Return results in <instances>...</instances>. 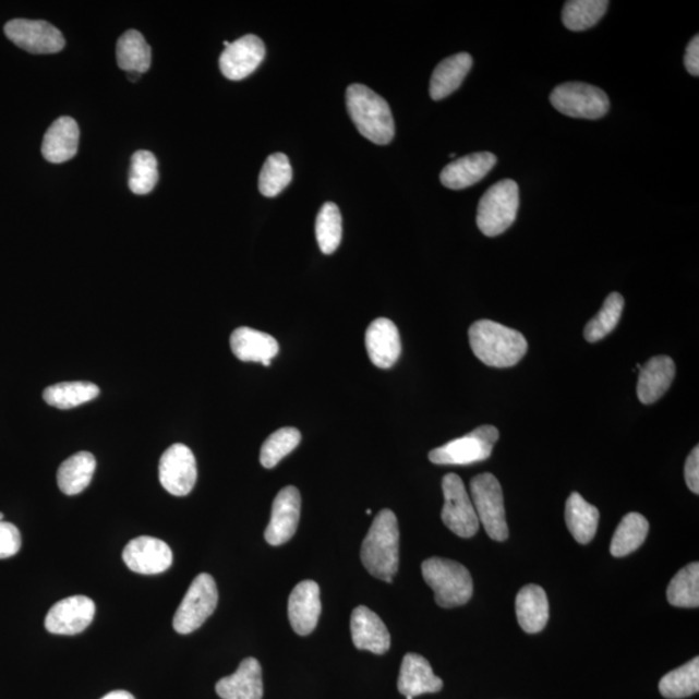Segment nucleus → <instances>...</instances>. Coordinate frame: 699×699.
<instances>
[{
	"label": "nucleus",
	"mask_w": 699,
	"mask_h": 699,
	"mask_svg": "<svg viewBox=\"0 0 699 699\" xmlns=\"http://www.w3.org/2000/svg\"><path fill=\"white\" fill-rule=\"evenodd\" d=\"M469 344L482 363L495 369H509L528 352L521 332L493 321H479L469 328Z\"/></svg>",
	"instance_id": "f257e3e1"
},
{
	"label": "nucleus",
	"mask_w": 699,
	"mask_h": 699,
	"mask_svg": "<svg viewBox=\"0 0 699 699\" xmlns=\"http://www.w3.org/2000/svg\"><path fill=\"white\" fill-rule=\"evenodd\" d=\"M360 558L371 576L391 583L399 569V528L393 510L379 511L363 540Z\"/></svg>",
	"instance_id": "f03ea898"
},
{
	"label": "nucleus",
	"mask_w": 699,
	"mask_h": 699,
	"mask_svg": "<svg viewBox=\"0 0 699 699\" xmlns=\"http://www.w3.org/2000/svg\"><path fill=\"white\" fill-rule=\"evenodd\" d=\"M346 106L358 131L365 140L378 145L389 144L396 124L389 104L364 85H351L346 92Z\"/></svg>",
	"instance_id": "7ed1b4c3"
},
{
	"label": "nucleus",
	"mask_w": 699,
	"mask_h": 699,
	"mask_svg": "<svg viewBox=\"0 0 699 699\" xmlns=\"http://www.w3.org/2000/svg\"><path fill=\"white\" fill-rule=\"evenodd\" d=\"M422 577L435 594L441 607L468 604L473 596V579L466 566L456 561L432 557L421 566Z\"/></svg>",
	"instance_id": "20e7f679"
},
{
	"label": "nucleus",
	"mask_w": 699,
	"mask_h": 699,
	"mask_svg": "<svg viewBox=\"0 0 699 699\" xmlns=\"http://www.w3.org/2000/svg\"><path fill=\"white\" fill-rule=\"evenodd\" d=\"M518 209L520 189L515 180L503 179L482 196L477 210V226L484 237H499L515 224Z\"/></svg>",
	"instance_id": "39448f33"
},
{
	"label": "nucleus",
	"mask_w": 699,
	"mask_h": 699,
	"mask_svg": "<svg viewBox=\"0 0 699 699\" xmlns=\"http://www.w3.org/2000/svg\"><path fill=\"white\" fill-rule=\"evenodd\" d=\"M470 499L489 537L496 542L507 540L509 530L505 518L504 495L496 477L491 473L474 477L470 482Z\"/></svg>",
	"instance_id": "423d86ee"
},
{
	"label": "nucleus",
	"mask_w": 699,
	"mask_h": 699,
	"mask_svg": "<svg viewBox=\"0 0 699 699\" xmlns=\"http://www.w3.org/2000/svg\"><path fill=\"white\" fill-rule=\"evenodd\" d=\"M497 439L499 431L493 425H483L461 438L433 449L429 454V460L437 466H472L490 458Z\"/></svg>",
	"instance_id": "0eeeda50"
},
{
	"label": "nucleus",
	"mask_w": 699,
	"mask_h": 699,
	"mask_svg": "<svg viewBox=\"0 0 699 699\" xmlns=\"http://www.w3.org/2000/svg\"><path fill=\"white\" fill-rule=\"evenodd\" d=\"M217 605L216 580L209 574H200L193 579L182 604L179 605L172 626L178 634L195 632L216 612Z\"/></svg>",
	"instance_id": "6e6552de"
},
{
	"label": "nucleus",
	"mask_w": 699,
	"mask_h": 699,
	"mask_svg": "<svg viewBox=\"0 0 699 699\" xmlns=\"http://www.w3.org/2000/svg\"><path fill=\"white\" fill-rule=\"evenodd\" d=\"M550 99L559 113L571 119L599 120L611 109V101L601 88L581 82L557 86Z\"/></svg>",
	"instance_id": "1a4fd4ad"
},
{
	"label": "nucleus",
	"mask_w": 699,
	"mask_h": 699,
	"mask_svg": "<svg viewBox=\"0 0 699 699\" xmlns=\"http://www.w3.org/2000/svg\"><path fill=\"white\" fill-rule=\"evenodd\" d=\"M442 489L445 495V505L442 509L443 523L460 538L474 537L480 530V521L460 477L454 473L445 475Z\"/></svg>",
	"instance_id": "9d476101"
},
{
	"label": "nucleus",
	"mask_w": 699,
	"mask_h": 699,
	"mask_svg": "<svg viewBox=\"0 0 699 699\" xmlns=\"http://www.w3.org/2000/svg\"><path fill=\"white\" fill-rule=\"evenodd\" d=\"M4 33L21 50L31 53H57L65 46L62 33L47 21L12 20L5 24Z\"/></svg>",
	"instance_id": "9b49d317"
},
{
	"label": "nucleus",
	"mask_w": 699,
	"mask_h": 699,
	"mask_svg": "<svg viewBox=\"0 0 699 699\" xmlns=\"http://www.w3.org/2000/svg\"><path fill=\"white\" fill-rule=\"evenodd\" d=\"M158 472H160V482L169 494L189 495L197 481L195 455L190 447L177 443L166 449L161 456Z\"/></svg>",
	"instance_id": "f8f14e48"
},
{
	"label": "nucleus",
	"mask_w": 699,
	"mask_h": 699,
	"mask_svg": "<svg viewBox=\"0 0 699 699\" xmlns=\"http://www.w3.org/2000/svg\"><path fill=\"white\" fill-rule=\"evenodd\" d=\"M96 606L92 599L72 596L55 604L48 612L45 626L53 635H77L92 625Z\"/></svg>",
	"instance_id": "ddd939ff"
},
{
	"label": "nucleus",
	"mask_w": 699,
	"mask_h": 699,
	"mask_svg": "<svg viewBox=\"0 0 699 699\" xmlns=\"http://www.w3.org/2000/svg\"><path fill=\"white\" fill-rule=\"evenodd\" d=\"M123 561L131 571L143 576H156L172 565V552L162 540L140 537L131 540L123 550Z\"/></svg>",
	"instance_id": "4468645a"
},
{
	"label": "nucleus",
	"mask_w": 699,
	"mask_h": 699,
	"mask_svg": "<svg viewBox=\"0 0 699 699\" xmlns=\"http://www.w3.org/2000/svg\"><path fill=\"white\" fill-rule=\"evenodd\" d=\"M265 55L266 47L262 39L248 34L226 47L219 59L220 72L231 81L244 80L257 71Z\"/></svg>",
	"instance_id": "2eb2a0df"
},
{
	"label": "nucleus",
	"mask_w": 699,
	"mask_h": 699,
	"mask_svg": "<svg viewBox=\"0 0 699 699\" xmlns=\"http://www.w3.org/2000/svg\"><path fill=\"white\" fill-rule=\"evenodd\" d=\"M301 516V494L294 486L284 487L276 495L272 520L267 525L265 539L269 545L286 544L296 534Z\"/></svg>",
	"instance_id": "dca6fc26"
},
{
	"label": "nucleus",
	"mask_w": 699,
	"mask_h": 699,
	"mask_svg": "<svg viewBox=\"0 0 699 699\" xmlns=\"http://www.w3.org/2000/svg\"><path fill=\"white\" fill-rule=\"evenodd\" d=\"M322 614L321 588L314 580L294 587L288 601V617L293 631L306 636L314 631Z\"/></svg>",
	"instance_id": "f3484780"
},
{
	"label": "nucleus",
	"mask_w": 699,
	"mask_h": 699,
	"mask_svg": "<svg viewBox=\"0 0 699 699\" xmlns=\"http://www.w3.org/2000/svg\"><path fill=\"white\" fill-rule=\"evenodd\" d=\"M365 348L371 362L378 369H391L401 352L400 335L396 323L386 317L372 322L365 332Z\"/></svg>",
	"instance_id": "a211bd4d"
},
{
	"label": "nucleus",
	"mask_w": 699,
	"mask_h": 699,
	"mask_svg": "<svg viewBox=\"0 0 699 699\" xmlns=\"http://www.w3.org/2000/svg\"><path fill=\"white\" fill-rule=\"evenodd\" d=\"M352 642L359 650L385 654L390 649L391 638L385 623L369 607L358 606L351 614Z\"/></svg>",
	"instance_id": "6ab92c4d"
},
{
	"label": "nucleus",
	"mask_w": 699,
	"mask_h": 699,
	"mask_svg": "<svg viewBox=\"0 0 699 699\" xmlns=\"http://www.w3.org/2000/svg\"><path fill=\"white\" fill-rule=\"evenodd\" d=\"M497 162L495 155L480 152L448 164L441 172V182L449 190H463L472 186L489 174Z\"/></svg>",
	"instance_id": "aec40b11"
},
{
	"label": "nucleus",
	"mask_w": 699,
	"mask_h": 699,
	"mask_svg": "<svg viewBox=\"0 0 699 699\" xmlns=\"http://www.w3.org/2000/svg\"><path fill=\"white\" fill-rule=\"evenodd\" d=\"M443 688V682L435 676L431 663L424 656L408 653L401 662L398 679L400 695L407 699L426 694H438Z\"/></svg>",
	"instance_id": "412c9836"
},
{
	"label": "nucleus",
	"mask_w": 699,
	"mask_h": 699,
	"mask_svg": "<svg viewBox=\"0 0 699 699\" xmlns=\"http://www.w3.org/2000/svg\"><path fill=\"white\" fill-rule=\"evenodd\" d=\"M231 350L241 362L272 365L273 359L279 354V344L272 335L257 329L240 327L231 335Z\"/></svg>",
	"instance_id": "4be33fe9"
},
{
	"label": "nucleus",
	"mask_w": 699,
	"mask_h": 699,
	"mask_svg": "<svg viewBox=\"0 0 699 699\" xmlns=\"http://www.w3.org/2000/svg\"><path fill=\"white\" fill-rule=\"evenodd\" d=\"M79 145V123L72 117H60L47 130L41 144V155L51 164L67 162L77 155Z\"/></svg>",
	"instance_id": "5701e85b"
},
{
	"label": "nucleus",
	"mask_w": 699,
	"mask_h": 699,
	"mask_svg": "<svg viewBox=\"0 0 699 699\" xmlns=\"http://www.w3.org/2000/svg\"><path fill=\"white\" fill-rule=\"evenodd\" d=\"M217 694L224 699H262V667L257 660L246 659L231 676L224 677L216 685Z\"/></svg>",
	"instance_id": "b1692460"
},
{
	"label": "nucleus",
	"mask_w": 699,
	"mask_h": 699,
	"mask_svg": "<svg viewBox=\"0 0 699 699\" xmlns=\"http://www.w3.org/2000/svg\"><path fill=\"white\" fill-rule=\"evenodd\" d=\"M675 363L670 357H654L640 369L638 397L642 405H653L670 389L675 378Z\"/></svg>",
	"instance_id": "393cba45"
},
{
	"label": "nucleus",
	"mask_w": 699,
	"mask_h": 699,
	"mask_svg": "<svg viewBox=\"0 0 699 699\" xmlns=\"http://www.w3.org/2000/svg\"><path fill=\"white\" fill-rule=\"evenodd\" d=\"M516 613L525 632L543 631L550 619V602L543 588L535 584L523 587L517 594Z\"/></svg>",
	"instance_id": "a878e982"
},
{
	"label": "nucleus",
	"mask_w": 699,
	"mask_h": 699,
	"mask_svg": "<svg viewBox=\"0 0 699 699\" xmlns=\"http://www.w3.org/2000/svg\"><path fill=\"white\" fill-rule=\"evenodd\" d=\"M473 59L469 53L454 55L439 62L434 69L431 80V96L433 100L446 99L461 86L470 69Z\"/></svg>",
	"instance_id": "bb28decb"
},
{
	"label": "nucleus",
	"mask_w": 699,
	"mask_h": 699,
	"mask_svg": "<svg viewBox=\"0 0 699 699\" xmlns=\"http://www.w3.org/2000/svg\"><path fill=\"white\" fill-rule=\"evenodd\" d=\"M565 520L567 529L577 542L588 544L596 535L600 511L594 505L586 502L583 496L573 493L566 502Z\"/></svg>",
	"instance_id": "cd10ccee"
},
{
	"label": "nucleus",
	"mask_w": 699,
	"mask_h": 699,
	"mask_svg": "<svg viewBox=\"0 0 699 699\" xmlns=\"http://www.w3.org/2000/svg\"><path fill=\"white\" fill-rule=\"evenodd\" d=\"M95 469L96 459L93 454H74L62 462L58 470L59 489L69 496L81 494L92 483Z\"/></svg>",
	"instance_id": "c85d7f7f"
},
{
	"label": "nucleus",
	"mask_w": 699,
	"mask_h": 699,
	"mask_svg": "<svg viewBox=\"0 0 699 699\" xmlns=\"http://www.w3.org/2000/svg\"><path fill=\"white\" fill-rule=\"evenodd\" d=\"M117 64L128 73L149 71L152 50L140 32L129 31L117 41Z\"/></svg>",
	"instance_id": "c756f323"
},
{
	"label": "nucleus",
	"mask_w": 699,
	"mask_h": 699,
	"mask_svg": "<svg viewBox=\"0 0 699 699\" xmlns=\"http://www.w3.org/2000/svg\"><path fill=\"white\" fill-rule=\"evenodd\" d=\"M649 532V522L640 514H628L620 521L611 544V553L620 558L631 555L646 542Z\"/></svg>",
	"instance_id": "7c9ffc66"
},
{
	"label": "nucleus",
	"mask_w": 699,
	"mask_h": 699,
	"mask_svg": "<svg viewBox=\"0 0 699 699\" xmlns=\"http://www.w3.org/2000/svg\"><path fill=\"white\" fill-rule=\"evenodd\" d=\"M100 394L98 385L74 381V383H61L48 386L44 391V399L47 405L59 408V410H71V408L92 401Z\"/></svg>",
	"instance_id": "2f4dec72"
},
{
	"label": "nucleus",
	"mask_w": 699,
	"mask_h": 699,
	"mask_svg": "<svg viewBox=\"0 0 699 699\" xmlns=\"http://www.w3.org/2000/svg\"><path fill=\"white\" fill-rule=\"evenodd\" d=\"M607 7L606 0H570L565 3L563 23L571 32L591 29L604 17Z\"/></svg>",
	"instance_id": "473e14b6"
},
{
	"label": "nucleus",
	"mask_w": 699,
	"mask_h": 699,
	"mask_svg": "<svg viewBox=\"0 0 699 699\" xmlns=\"http://www.w3.org/2000/svg\"><path fill=\"white\" fill-rule=\"evenodd\" d=\"M699 690V659L696 656L684 666L671 671L660 683L664 698L682 699L697 695Z\"/></svg>",
	"instance_id": "72a5a7b5"
},
{
	"label": "nucleus",
	"mask_w": 699,
	"mask_h": 699,
	"mask_svg": "<svg viewBox=\"0 0 699 699\" xmlns=\"http://www.w3.org/2000/svg\"><path fill=\"white\" fill-rule=\"evenodd\" d=\"M667 600L676 607L699 606V564L683 567L671 580L667 588Z\"/></svg>",
	"instance_id": "f704fd0d"
},
{
	"label": "nucleus",
	"mask_w": 699,
	"mask_h": 699,
	"mask_svg": "<svg viewBox=\"0 0 699 699\" xmlns=\"http://www.w3.org/2000/svg\"><path fill=\"white\" fill-rule=\"evenodd\" d=\"M293 170L289 158L284 154L269 156L260 174V191L263 196L275 197L292 182Z\"/></svg>",
	"instance_id": "c9c22d12"
},
{
	"label": "nucleus",
	"mask_w": 699,
	"mask_h": 699,
	"mask_svg": "<svg viewBox=\"0 0 699 699\" xmlns=\"http://www.w3.org/2000/svg\"><path fill=\"white\" fill-rule=\"evenodd\" d=\"M623 309H625V299L619 293L608 294L599 314L586 325V340L592 344L599 342L612 334L620 321Z\"/></svg>",
	"instance_id": "e433bc0d"
},
{
	"label": "nucleus",
	"mask_w": 699,
	"mask_h": 699,
	"mask_svg": "<svg viewBox=\"0 0 699 699\" xmlns=\"http://www.w3.org/2000/svg\"><path fill=\"white\" fill-rule=\"evenodd\" d=\"M316 240L324 254H334L342 240V217L338 206L325 203L316 218Z\"/></svg>",
	"instance_id": "4c0bfd02"
},
{
	"label": "nucleus",
	"mask_w": 699,
	"mask_h": 699,
	"mask_svg": "<svg viewBox=\"0 0 699 699\" xmlns=\"http://www.w3.org/2000/svg\"><path fill=\"white\" fill-rule=\"evenodd\" d=\"M301 432L296 427H281L263 443L260 460L262 467L273 469L300 446Z\"/></svg>",
	"instance_id": "58836bf2"
},
{
	"label": "nucleus",
	"mask_w": 699,
	"mask_h": 699,
	"mask_svg": "<svg viewBox=\"0 0 699 699\" xmlns=\"http://www.w3.org/2000/svg\"><path fill=\"white\" fill-rule=\"evenodd\" d=\"M158 182L157 158L148 150H137L131 158L130 190L135 195H148Z\"/></svg>",
	"instance_id": "ea45409f"
},
{
	"label": "nucleus",
	"mask_w": 699,
	"mask_h": 699,
	"mask_svg": "<svg viewBox=\"0 0 699 699\" xmlns=\"http://www.w3.org/2000/svg\"><path fill=\"white\" fill-rule=\"evenodd\" d=\"M21 549V534L15 525L0 522V559L17 555Z\"/></svg>",
	"instance_id": "a19ab883"
},
{
	"label": "nucleus",
	"mask_w": 699,
	"mask_h": 699,
	"mask_svg": "<svg viewBox=\"0 0 699 699\" xmlns=\"http://www.w3.org/2000/svg\"><path fill=\"white\" fill-rule=\"evenodd\" d=\"M685 481L691 493L699 494V447L696 446L694 451L688 456L685 462Z\"/></svg>",
	"instance_id": "79ce46f5"
},
{
	"label": "nucleus",
	"mask_w": 699,
	"mask_h": 699,
	"mask_svg": "<svg viewBox=\"0 0 699 699\" xmlns=\"http://www.w3.org/2000/svg\"><path fill=\"white\" fill-rule=\"evenodd\" d=\"M685 68L687 71L698 77L699 75V37L696 36L690 40V44L687 47V52H685L684 58Z\"/></svg>",
	"instance_id": "37998d69"
},
{
	"label": "nucleus",
	"mask_w": 699,
	"mask_h": 699,
	"mask_svg": "<svg viewBox=\"0 0 699 699\" xmlns=\"http://www.w3.org/2000/svg\"><path fill=\"white\" fill-rule=\"evenodd\" d=\"M101 699H135L133 695L124 690H115L110 691L107 696H104Z\"/></svg>",
	"instance_id": "c03bdc74"
},
{
	"label": "nucleus",
	"mask_w": 699,
	"mask_h": 699,
	"mask_svg": "<svg viewBox=\"0 0 699 699\" xmlns=\"http://www.w3.org/2000/svg\"><path fill=\"white\" fill-rule=\"evenodd\" d=\"M141 77H142L141 73H136V72H129L128 73V79L131 82H137V81L141 80Z\"/></svg>",
	"instance_id": "a18cd8bd"
},
{
	"label": "nucleus",
	"mask_w": 699,
	"mask_h": 699,
	"mask_svg": "<svg viewBox=\"0 0 699 699\" xmlns=\"http://www.w3.org/2000/svg\"><path fill=\"white\" fill-rule=\"evenodd\" d=\"M3 517H4V515L2 514V511H0V522L3 521Z\"/></svg>",
	"instance_id": "49530a36"
}]
</instances>
